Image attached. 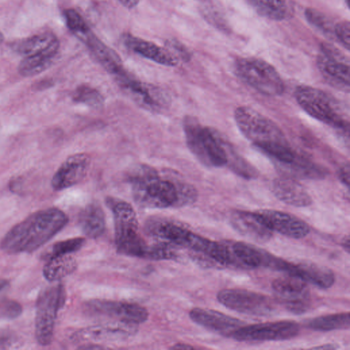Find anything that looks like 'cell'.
Wrapping results in <instances>:
<instances>
[{"label":"cell","instance_id":"obj_1","mask_svg":"<svg viewBox=\"0 0 350 350\" xmlns=\"http://www.w3.org/2000/svg\"><path fill=\"white\" fill-rule=\"evenodd\" d=\"M127 178L135 201L142 207H181L198 199V191L193 185L178 178L161 175L146 164L134 166Z\"/></svg>","mask_w":350,"mask_h":350},{"label":"cell","instance_id":"obj_2","mask_svg":"<svg viewBox=\"0 0 350 350\" xmlns=\"http://www.w3.org/2000/svg\"><path fill=\"white\" fill-rule=\"evenodd\" d=\"M68 221L67 215L57 208L38 211L12 227L3 238L1 247L10 254L33 252L61 231Z\"/></svg>","mask_w":350,"mask_h":350},{"label":"cell","instance_id":"obj_3","mask_svg":"<svg viewBox=\"0 0 350 350\" xmlns=\"http://www.w3.org/2000/svg\"><path fill=\"white\" fill-rule=\"evenodd\" d=\"M237 127L256 148L280 163H288L296 154L278 126L255 109L241 106L234 113Z\"/></svg>","mask_w":350,"mask_h":350},{"label":"cell","instance_id":"obj_4","mask_svg":"<svg viewBox=\"0 0 350 350\" xmlns=\"http://www.w3.org/2000/svg\"><path fill=\"white\" fill-rule=\"evenodd\" d=\"M183 126L187 145L199 161L208 167L227 165L226 142L215 129L191 116L183 118Z\"/></svg>","mask_w":350,"mask_h":350},{"label":"cell","instance_id":"obj_5","mask_svg":"<svg viewBox=\"0 0 350 350\" xmlns=\"http://www.w3.org/2000/svg\"><path fill=\"white\" fill-rule=\"evenodd\" d=\"M295 97L299 105L311 117L336 129L349 131V122L336 102L323 90L300 85L295 90Z\"/></svg>","mask_w":350,"mask_h":350},{"label":"cell","instance_id":"obj_6","mask_svg":"<svg viewBox=\"0 0 350 350\" xmlns=\"http://www.w3.org/2000/svg\"><path fill=\"white\" fill-rule=\"evenodd\" d=\"M237 75L260 93L278 96L284 90V82L275 68L256 57H240L235 62Z\"/></svg>","mask_w":350,"mask_h":350},{"label":"cell","instance_id":"obj_7","mask_svg":"<svg viewBox=\"0 0 350 350\" xmlns=\"http://www.w3.org/2000/svg\"><path fill=\"white\" fill-rule=\"evenodd\" d=\"M65 301L66 291L62 284L47 287L39 295L35 317V336L39 345L46 346L51 342L57 312Z\"/></svg>","mask_w":350,"mask_h":350},{"label":"cell","instance_id":"obj_8","mask_svg":"<svg viewBox=\"0 0 350 350\" xmlns=\"http://www.w3.org/2000/svg\"><path fill=\"white\" fill-rule=\"evenodd\" d=\"M217 299L230 310L251 316L268 317L277 310L275 301L269 296L245 289L221 290Z\"/></svg>","mask_w":350,"mask_h":350},{"label":"cell","instance_id":"obj_9","mask_svg":"<svg viewBox=\"0 0 350 350\" xmlns=\"http://www.w3.org/2000/svg\"><path fill=\"white\" fill-rule=\"evenodd\" d=\"M299 331L300 326L296 321L283 320L244 325L234 331L230 338L239 342L286 340L296 337Z\"/></svg>","mask_w":350,"mask_h":350},{"label":"cell","instance_id":"obj_10","mask_svg":"<svg viewBox=\"0 0 350 350\" xmlns=\"http://www.w3.org/2000/svg\"><path fill=\"white\" fill-rule=\"evenodd\" d=\"M317 62L321 74L330 85L349 92V62L344 54L334 45L322 43Z\"/></svg>","mask_w":350,"mask_h":350},{"label":"cell","instance_id":"obj_11","mask_svg":"<svg viewBox=\"0 0 350 350\" xmlns=\"http://www.w3.org/2000/svg\"><path fill=\"white\" fill-rule=\"evenodd\" d=\"M271 287L278 300L294 314L306 312L310 307V291L304 280L288 275L273 280Z\"/></svg>","mask_w":350,"mask_h":350},{"label":"cell","instance_id":"obj_12","mask_svg":"<svg viewBox=\"0 0 350 350\" xmlns=\"http://www.w3.org/2000/svg\"><path fill=\"white\" fill-rule=\"evenodd\" d=\"M85 308L90 314L111 317L132 325L142 323L148 318L146 308L132 302L94 299L89 301Z\"/></svg>","mask_w":350,"mask_h":350},{"label":"cell","instance_id":"obj_13","mask_svg":"<svg viewBox=\"0 0 350 350\" xmlns=\"http://www.w3.org/2000/svg\"><path fill=\"white\" fill-rule=\"evenodd\" d=\"M117 83L135 103L147 110L160 111L168 105L167 94L161 88L142 82L130 73Z\"/></svg>","mask_w":350,"mask_h":350},{"label":"cell","instance_id":"obj_14","mask_svg":"<svg viewBox=\"0 0 350 350\" xmlns=\"http://www.w3.org/2000/svg\"><path fill=\"white\" fill-rule=\"evenodd\" d=\"M272 230L287 237L299 239L310 232L308 224L291 214L280 211L262 209L256 211Z\"/></svg>","mask_w":350,"mask_h":350},{"label":"cell","instance_id":"obj_15","mask_svg":"<svg viewBox=\"0 0 350 350\" xmlns=\"http://www.w3.org/2000/svg\"><path fill=\"white\" fill-rule=\"evenodd\" d=\"M90 163V157L85 153H77L68 157L52 178L53 189L61 191L81 182L86 176Z\"/></svg>","mask_w":350,"mask_h":350},{"label":"cell","instance_id":"obj_16","mask_svg":"<svg viewBox=\"0 0 350 350\" xmlns=\"http://www.w3.org/2000/svg\"><path fill=\"white\" fill-rule=\"evenodd\" d=\"M231 226L241 235L258 243L268 242L273 231L256 212L235 210L229 215Z\"/></svg>","mask_w":350,"mask_h":350},{"label":"cell","instance_id":"obj_17","mask_svg":"<svg viewBox=\"0 0 350 350\" xmlns=\"http://www.w3.org/2000/svg\"><path fill=\"white\" fill-rule=\"evenodd\" d=\"M196 324L221 336L230 338L244 321L219 311L208 308H194L189 313Z\"/></svg>","mask_w":350,"mask_h":350},{"label":"cell","instance_id":"obj_18","mask_svg":"<svg viewBox=\"0 0 350 350\" xmlns=\"http://www.w3.org/2000/svg\"><path fill=\"white\" fill-rule=\"evenodd\" d=\"M230 246L237 267L246 268L266 267L275 270L280 258L252 244L235 241Z\"/></svg>","mask_w":350,"mask_h":350},{"label":"cell","instance_id":"obj_19","mask_svg":"<svg viewBox=\"0 0 350 350\" xmlns=\"http://www.w3.org/2000/svg\"><path fill=\"white\" fill-rule=\"evenodd\" d=\"M135 332V325L118 321L117 324L97 325L85 327L74 333L73 342L113 341L124 339Z\"/></svg>","mask_w":350,"mask_h":350},{"label":"cell","instance_id":"obj_20","mask_svg":"<svg viewBox=\"0 0 350 350\" xmlns=\"http://www.w3.org/2000/svg\"><path fill=\"white\" fill-rule=\"evenodd\" d=\"M122 40L129 49L157 64L175 66L178 62V57L170 50L130 33H124Z\"/></svg>","mask_w":350,"mask_h":350},{"label":"cell","instance_id":"obj_21","mask_svg":"<svg viewBox=\"0 0 350 350\" xmlns=\"http://www.w3.org/2000/svg\"><path fill=\"white\" fill-rule=\"evenodd\" d=\"M80 40L85 44L94 59L114 77L125 70L119 55L104 43L92 30Z\"/></svg>","mask_w":350,"mask_h":350},{"label":"cell","instance_id":"obj_22","mask_svg":"<svg viewBox=\"0 0 350 350\" xmlns=\"http://www.w3.org/2000/svg\"><path fill=\"white\" fill-rule=\"evenodd\" d=\"M271 191L279 200L288 205L306 207L312 204L310 194L294 178L283 176L274 179Z\"/></svg>","mask_w":350,"mask_h":350},{"label":"cell","instance_id":"obj_23","mask_svg":"<svg viewBox=\"0 0 350 350\" xmlns=\"http://www.w3.org/2000/svg\"><path fill=\"white\" fill-rule=\"evenodd\" d=\"M146 229L151 236L161 239L176 246L185 247L191 232L183 224L161 217L150 219L146 224Z\"/></svg>","mask_w":350,"mask_h":350},{"label":"cell","instance_id":"obj_24","mask_svg":"<svg viewBox=\"0 0 350 350\" xmlns=\"http://www.w3.org/2000/svg\"><path fill=\"white\" fill-rule=\"evenodd\" d=\"M289 275L299 277L306 282L323 289L332 287L335 282V275L332 270L312 262L293 264Z\"/></svg>","mask_w":350,"mask_h":350},{"label":"cell","instance_id":"obj_25","mask_svg":"<svg viewBox=\"0 0 350 350\" xmlns=\"http://www.w3.org/2000/svg\"><path fill=\"white\" fill-rule=\"evenodd\" d=\"M60 43L55 40L45 49L25 56L18 65V72L23 77H32L46 70L53 63L59 50Z\"/></svg>","mask_w":350,"mask_h":350},{"label":"cell","instance_id":"obj_26","mask_svg":"<svg viewBox=\"0 0 350 350\" xmlns=\"http://www.w3.org/2000/svg\"><path fill=\"white\" fill-rule=\"evenodd\" d=\"M106 204L113 213L115 234L138 230L137 215L131 204L114 198H107Z\"/></svg>","mask_w":350,"mask_h":350},{"label":"cell","instance_id":"obj_27","mask_svg":"<svg viewBox=\"0 0 350 350\" xmlns=\"http://www.w3.org/2000/svg\"><path fill=\"white\" fill-rule=\"evenodd\" d=\"M79 224L83 232L89 238L96 239L100 237L106 226L102 207L96 202L88 204L79 213Z\"/></svg>","mask_w":350,"mask_h":350},{"label":"cell","instance_id":"obj_28","mask_svg":"<svg viewBox=\"0 0 350 350\" xmlns=\"http://www.w3.org/2000/svg\"><path fill=\"white\" fill-rule=\"evenodd\" d=\"M46 261L43 267V275L49 282L64 278L74 272L77 267L76 260L70 254L53 257Z\"/></svg>","mask_w":350,"mask_h":350},{"label":"cell","instance_id":"obj_29","mask_svg":"<svg viewBox=\"0 0 350 350\" xmlns=\"http://www.w3.org/2000/svg\"><path fill=\"white\" fill-rule=\"evenodd\" d=\"M57 39L51 32L38 33L13 42L12 49L20 55L27 56L45 49Z\"/></svg>","mask_w":350,"mask_h":350},{"label":"cell","instance_id":"obj_30","mask_svg":"<svg viewBox=\"0 0 350 350\" xmlns=\"http://www.w3.org/2000/svg\"><path fill=\"white\" fill-rule=\"evenodd\" d=\"M307 326L310 329L318 332L348 329L349 313L347 312L317 317L308 321Z\"/></svg>","mask_w":350,"mask_h":350},{"label":"cell","instance_id":"obj_31","mask_svg":"<svg viewBox=\"0 0 350 350\" xmlns=\"http://www.w3.org/2000/svg\"><path fill=\"white\" fill-rule=\"evenodd\" d=\"M260 16L271 20H284L288 14L286 0H246Z\"/></svg>","mask_w":350,"mask_h":350},{"label":"cell","instance_id":"obj_32","mask_svg":"<svg viewBox=\"0 0 350 350\" xmlns=\"http://www.w3.org/2000/svg\"><path fill=\"white\" fill-rule=\"evenodd\" d=\"M72 100L89 107L98 109L103 106L104 97L96 88L85 84L79 85L74 91Z\"/></svg>","mask_w":350,"mask_h":350},{"label":"cell","instance_id":"obj_33","mask_svg":"<svg viewBox=\"0 0 350 350\" xmlns=\"http://www.w3.org/2000/svg\"><path fill=\"white\" fill-rule=\"evenodd\" d=\"M85 243L83 237H75L55 243L43 255L44 260L51 258L70 254L80 250Z\"/></svg>","mask_w":350,"mask_h":350},{"label":"cell","instance_id":"obj_34","mask_svg":"<svg viewBox=\"0 0 350 350\" xmlns=\"http://www.w3.org/2000/svg\"><path fill=\"white\" fill-rule=\"evenodd\" d=\"M64 15L69 30L79 40L91 30L84 18L73 8L64 10Z\"/></svg>","mask_w":350,"mask_h":350},{"label":"cell","instance_id":"obj_35","mask_svg":"<svg viewBox=\"0 0 350 350\" xmlns=\"http://www.w3.org/2000/svg\"><path fill=\"white\" fill-rule=\"evenodd\" d=\"M175 245L161 241L151 246H148L146 257L152 260H174L178 257V252Z\"/></svg>","mask_w":350,"mask_h":350},{"label":"cell","instance_id":"obj_36","mask_svg":"<svg viewBox=\"0 0 350 350\" xmlns=\"http://www.w3.org/2000/svg\"><path fill=\"white\" fill-rule=\"evenodd\" d=\"M307 20L314 27L327 34H334V27L329 18L323 13L314 8H307L305 11Z\"/></svg>","mask_w":350,"mask_h":350},{"label":"cell","instance_id":"obj_37","mask_svg":"<svg viewBox=\"0 0 350 350\" xmlns=\"http://www.w3.org/2000/svg\"><path fill=\"white\" fill-rule=\"evenodd\" d=\"M21 305L16 301L5 299L0 302V316L5 319H13L22 312Z\"/></svg>","mask_w":350,"mask_h":350},{"label":"cell","instance_id":"obj_38","mask_svg":"<svg viewBox=\"0 0 350 350\" xmlns=\"http://www.w3.org/2000/svg\"><path fill=\"white\" fill-rule=\"evenodd\" d=\"M334 36L347 49H350V23L348 21H341L334 27Z\"/></svg>","mask_w":350,"mask_h":350},{"label":"cell","instance_id":"obj_39","mask_svg":"<svg viewBox=\"0 0 350 350\" xmlns=\"http://www.w3.org/2000/svg\"><path fill=\"white\" fill-rule=\"evenodd\" d=\"M166 44L183 59L187 61L190 59L191 54L188 49L178 40L174 39L168 40Z\"/></svg>","mask_w":350,"mask_h":350},{"label":"cell","instance_id":"obj_40","mask_svg":"<svg viewBox=\"0 0 350 350\" xmlns=\"http://www.w3.org/2000/svg\"><path fill=\"white\" fill-rule=\"evenodd\" d=\"M15 337L6 331H0V349L10 348L15 342Z\"/></svg>","mask_w":350,"mask_h":350},{"label":"cell","instance_id":"obj_41","mask_svg":"<svg viewBox=\"0 0 350 350\" xmlns=\"http://www.w3.org/2000/svg\"><path fill=\"white\" fill-rule=\"evenodd\" d=\"M341 181L347 187L349 185V165L343 166L339 172Z\"/></svg>","mask_w":350,"mask_h":350},{"label":"cell","instance_id":"obj_42","mask_svg":"<svg viewBox=\"0 0 350 350\" xmlns=\"http://www.w3.org/2000/svg\"><path fill=\"white\" fill-rule=\"evenodd\" d=\"M124 7L132 9L136 7L140 0H118Z\"/></svg>","mask_w":350,"mask_h":350},{"label":"cell","instance_id":"obj_43","mask_svg":"<svg viewBox=\"0 0 350 350\" xmlns=\"http://www.w3.org/2000/svg\"><path fill=\"white\" fill-rule=\"evenodd\" d=\"M341 247L345 250V251L347 253L349 252V235L345 236L340 243Z\"/></svg>","mask_w":350,"mask_h":350},{"label":"cell","instance_id":"obj_44","mask_svg":"<svg viewBox=\"0 0 350 350\" xmlns=\"http://www.w3.org/2000/svg\"><path fill=\"white\" fill-rule=\"evenodd\" d=\"M170 349H193V346L184 343H178L172 346Z\"/></svg>","mask_w":350,"mask_h":350},{"label":"cell","instance_id":"obj_45","mask_svg":"<svg viewBox=\"0 0 350 350\" xmlns=\"http://www.w3.org/2000/svg\"><path fill=\"white\" fill-rule=\"evenodd\" d=\"M338 347L336 345L334 344H325L321 346H317L314 347H312V349H337Z\"/></svg>","mask_w":350,"mask_h":350},{"label":"cell","instance_id":"obj_46","mask_svg":"<svg viewBox=\"0 0 350 350\" xmlns=\"http://www.w3.org/2000/svg\"><path fill=\"white\" fill-rule=\"evenodd\" d=\"M50 82L49 81H42L40 83H38V85H36V88L37 89H44L46 88L45 86L46 87H49V85H50Z\"/></svg>","mask_w":350,"mask_h":350},{"label":"cell","instance_id":"obj_47","mask_svg":"<svg viewBox=\"0 0 350 350\" xmlns=\"http://www.w3.org/2000/svg\"><path fill=\"white\" fill-rule=\"evenodd\" d=\"M9 284L8 280L5 279H0V291Z\"/></svg>","mask_w":350,"mask_h":350},{"label":"cell","instance_id":"obj_48","mask_svg":"<svg viewBox=\"0 0 350 350\" xmlns=\"http://www.w3.org/2000/svg\"><path fill=\"white\" fill-rule=\"evenodd\" d=\"M4 36L2 32L0 31V43H1L3 41Z\"/></svg>","mask_w":350,"mask_h":350},{"label":"cell","instance_id":"obj_49","mask_svg":"<svg viewBox=\"0 0 350 350\" xmlns=\"http://www.w3.org/2000/svg\"><path fill=\"white\" fill-rule=\"evenodd\" d=\"M349 1L350 0H345V2L348 6L349 5Z\"/></svg>","mask_w":350,"mask_h":350}]
</instances>
